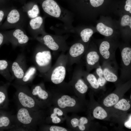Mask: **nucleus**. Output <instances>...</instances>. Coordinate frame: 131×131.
<instances>
[{
  "label": "nucleus",
  "instance_id": "obj_17",
  "mask_svg": "<svg viewBox=\"0 0 131 131\" xmlns=\"http://www.w3.org/2000/svg\"><path fill=\"white\" fill-rule=\"evenodd\" d=\"M58 106L61 108L66 107H72L75 105L76 102L73 98L67 95H64L59 98L57 101Z\"/></svg>",
  "mask_w": 131,
  "mask_h": 131
},
{
  "label": "nucleus",
  "instance_id": "obj_28",
  "mask_svg": "<svg viewBox=\"0 0 131 131\" xmlns=\"http://www.w3.org/2000/svg\"><path fill=\"white\" fill-rule=\"evenodd\" d=\"M11 8L5 7L0 8V26L4 19L6 18Z\"/></svg>",
  "mask_w": 131,
  "mask_h": 131
},
{
  "label": "nucleus",
  "instance_id": "obj_22",
  "mask_svg": "<svg viewBox=\"0 0 131 131\" xmlns=\"http://www.w3.org/2000/svg\"><path fill=\"white\" fill-rule=\"evenodd\" d=\"M12 70L15 77L17 79H22L25 73L23 69L17 62H14L12 66Z\"/></svg>",
  "mask_w": 131,
  "mask_h": 131
},
{
  "label": "nucleus",
  "instance_id": "obj_20",
  "mask_svg": "<svg viewBox=\"0 0 131 131\" xmlns=\"http://www.w3.org/2000/svg\"><path fill=\"white\" fill-rule=\"evenodd\" d=\"M88 122L87 119L85 117H81L79 120L76 118L72 119L71 120V123L74 128L78 126L79 129L81 131H83L85 129L84 124Z\"/></svg>",
  "mask_w": 131,
  "mask_h": 131
},
{
  "label": "nucleus",
  "instance_id": "obj_18",
  "mask_svg": "<svg viewBox=\"0 0 131 131\" xmlns=\"http://www.w3.org/2000/svg\"><path fill=\"white\" fill-rule=\"evenodd\" d=\"M22 9L30 19L34 18L38 16L40 13L38 7L36 4L31 6L29 5L24 6Z\"/></svg>",
  "mask_w": 131,
  "mask_h": 131
},
{
  "label": "nucleus",
  "instance_id": "obj_21",
  "mask_svg": "<svg viewBox=\"0 0 131 131\" xmlns=\"http://www.w3.org/2000/svg\"><path fill=\"white\" fill-rule=\"evenodd\" d=\"M96 28L100 34L106 36H111L113 34V29L102 23H98L97 25Z\"/></svg>",
  "mask_w": 131,
  "mask_h": 131
},
{
  "label": "nucleus",
  "instance_id": "obj_11",
  "mask_svg": "<svg viewBox=\"0 0 131 131\" xmlns=\"http://www.w3.org/2000/svg\"><path fill=\"white\" fill-rule=\"evenodd\" d=\"M102 63L101 66L103 69V76L106 81L115 82L118 77L117 75L118 66L116 61H109Z\"/></svg>",
  "mask_w": 131,
  "mask_h": 131
},
{
  "label": "nucleus",
  "instance_id": "obj_15",
  "mask_svg": "<svg viewBox=\"0 0 131 131\" xmlns=\"http://www.w3.org/2000/svg\"><path fill=\"white\" fill-rule=\"evenodd\" d=\"M43 20L41 16L30 19L28 23V30L30 32L33 34L41 29L42 25Z\"/></svg>",
  "mask_w": 131,
  "mask_h": 131
},
{
  "label": "nucleus",
  "instance_id": "obj_1",
  "mask_svg": "<svg viewBox=\"0 0 131 131\" xmlns=\"http://www.w3.org/2000/svg\"><path fill=\"white\" fill-rule=\"evenodd\" d=\"M37 111L19 106L15 115L16 129L26 131L33 130L38 121Z\"/></svg>",
  "mask_w": 131,
  "mask_h": 131
},
{
  "label": "nucleus",
  "instance_id": "obj_3",
  "mask_svg": "<svg viewBox=\"0 0 131 131\" xmlns=\"http://www.w3.org/2000/svg\"><path fill=\"white\" fill-rule=\"evenodd\" d=\"M64 53L60 54L54 65L46 73L50 75L51 81L56 84L62 82L66 76L68 60L66 54Z\"/></svg>",
  "mask_w": 131,
  "mask_h": 131
},
{
  "label": "nucleus",
  "instance_id": "obj_23",
  "mask_svg": "<svg viewBox=\"0 0 131 131\" xmlns=\"http://www.w3.org/2000/svg\"><path fill=\"white\" fill-rule=\"evenodd\" d=\"M119 99V97L117 95L114 93H112L104 99L103 103L104 105L106 107H111L117 102Z\"/></svg>",
  "mask_w": 131,
  "mask_h": 131
},
{
  "label": "nucleus",
  "instance_id": "obj_35",
  "mask_svg": "<svg viewBox=\"0 0 131 131\" xmlns=\"http://www.w3.org/2000/svg\"><path fill=\"white\" fill-rule=\"evenodd\" d=\"M96 73L98 77L103 76V69L101 66H100L96 68Z\"/></svg>",
  "mask_w": 131,
  "mask_h": 131
},
{
  "label": "nucleus",
  "instance_id": "obj_8",
  "mask_svg": "<svg viewBox=\"0 0 131 131\" xmlns=\"http://www.w3.org/2000/svg\"><path fill=\"white\" fill-rule=\"evenodd\" d=\"M84 56L87 72H90L100 66V56L98 48L95 46L88 47Z\"/></svg>",
  "mask_w": 131,
  "mask_h": 131
},
{
  "label": "nucleus",
  "instance_id": "obj_19",
  "mask_svg": "<svg viewBox=\"0 0 131 131\" xmlns=\"http://www.w3.org/2000/svg\"><path fill=\"white\" fill-rule=\"evenodd\" d=\"M82 75L85 76L87 81L92 88L95 89H98L99 88V84L94 74L83 70Z\"/></svg>",
  "mask_w": 131,
  "mask_h": 131
},
{
  "label": "nucleus",
  "instance_id": "obj_30",
  "mask_svg": "<svg viewBox=\"0 0 131 131\" xmlns=\"http://www.w3.org/2000/svg\"><path fill=\"white\" fill-rule=\"evenodd\" d=\"M104 0H90L91 5L94 7H98L101 5Z\"/></svg>",
  "mask_w": 131,
  "mask_h": 131
},
{
  "label": "nucleus",
  "instance_id": "obj_12",
  "mask_svg": "<svg viewBox=\"0 0 131 131\" xmlns=\"http://www.w3.org/2000/svg\"><path fill=\"white\" fill-rule=\"evenodd\" d=\"M83 66L82 63L77 64L74 69L73 74L77 78L74 84L75 89L79 92L83 94L87 91L88 87L81 78L83 71Z\"/></svg>",
  "mask_w": 131,
  "mask_h": 131
},
{
  "label": "nucleus",
  "instance_id": "obj_38",
  "mask_svg": "<svg viewBox=\"0 0 131 131\" xmlns=\"http://www.w3.org/2000/svg\"><path fill=\"white\" fill-rule=\"evenodd\" d=\"M6 39L7 38L5 35L2 32H0V46L3 44Z\"/></svg>",
  "mask_w": 131,
  "mask_h": 131
},
{
  "label": "nucleus",
  "instance_id": "obj_16",
  "mask_svg": "<svg viewBox=\"0 0 131 131\" xmlns=\"http://www.w3.org/2000/svg\"><path fill=\"white\" fill-rule=\"evenodd\" d=\"M30 91L35 99L38 98L40 100L44 101L48 98L49 96L48 92L43 89L40 85H38L35 86Z\"/></svg>",
  "mask_w": 131,
  "mask_h": 131
},
{
  "label": "nucleus",
  "instance_id": "obj_40",
  "mask_svg": "<svg viewBox=\"0 0 131 131\" xmlns=\"http://www.w3.org/2000/svg\"><path fill=\"white\" fill-rule=\"evenodd\" d=\"M52 122L54 123H58L61 121V119L57 116H55L52 118Z\"/></svg>",
  "mask_w": 131,
  "mask_h": 131
},
{
  "label": "nucleus",
  "instance_id": "obj_9",
  "mask_svg": "<svg viewBox=\"0 0 131 131\" xmlns=\"http://www.w3.org/2000/svg\"><path fill=\"white\" fill-rule=\"evenodd\" d=\"M107 40L101 42L98 49L100 57V61L102 63L109 61H116L115 51L117 46L111 45Z\"/></svg>",
  "mask_w": 131,
  "mask_h": 131
},
{
  "label": "nucleus",
  "instance_id": "obj_27",
  "mask_svg": "<svg viewBox=\"0 0 131 131\" xmlns=\"http://www.w3.org/2000/svg\"><path fill=\"white\" fill-rule=\"evenodd\" d=\"M93 33V30L90 28H86L82 31L80 36L83 41L85 43L88 42Z\"/></svg>",
  "mask_w": 131,
  "mask_h": 131
},
{
  "label": "nucleus",
  "instance_id": "obj_24",
  "mask_svg": "<svg viewBox=\"0 0 131 131\" xmlns=\"http://www.w3.org/2000/svg\"><path fill=\"white\" fill-rule=\"evenodd\" d=\"M93 115L95 118L100 120L105 119L107 116L106 111L100 106H97L94 109L93 112Z\"/></svg>",
  "mask_w": 131,
  "mask_h": 131
},
{
  "label": "nucleus",
  "instance_id": "obj_37",
  "mask_svg": "<svg viewBox=\"0 0 131 131\" xmlns=\"http://www.w3.org/2000/svg\"><path fill=\"white\" fill-rule=\"evenodd\" d=\"M6 96L5 93L0 91V105L3 103L6 99Z\"/></svg>",
  "mask_w": 131,
  "mask_h": 131
},
{
  "label": "nucleus",
  "instance_id": "obj_26",
  "mask_svg": "<svg viewBox=\"0 0 131 131\" xmlns=\"http://www.w3.org/2000/svg\"><path fill=\"white\" fill-rule=\"evenodd\" d=\"M130 107L131 105L129 102L124 99L118 101L114 106L116 109L124 111L128 110Z\"/></svg>",
  "mask_w": 131,
  "mask_h": 131
},
{
  "label": "nucleus",
  "instance_id": "obj_7",
  "mask_svg": "<svg viewBox=\"0 0 131 131\" xmlns=\"http://www.w3.org/2000/svg\"><path fill=\"white\" fill-rule=\"evenodd\" d=\"M2 32L6 36L8 40L13 44L22 45L26 44L29 38L24 28H17L12 30Z\"/></svg>",
  "mask_w": 131,
  "mask_h": 131
},
{
  "label": "nucleus",
  "instance_id": "obj_32",
  "mask_svg": "<svg viewBox=\"0 0 131 131\" xmlns=\"http://www.w3.org/2000/svg\"><path fill=\"white\" fill-rule=\"evenodd\" d=\"M8 66L7 62L5 60H0V70L6 69Z\"/></svg>",
  "mask_w": 131,
  "mask_h": 131
},
{
  "label": "nucleus",
  "instance_id": "obj_29",
  "mask_svg": "<svg viewBox=\"0 0 131 131\" xmlns=\"http://www.w3.org/2000/svg\"><path fill=\"white\" fill-rule=\"evenodd\" d=\"M121 24L122 26H129L131 28V17L128 15L123 16L122 18Z\"/></svg>",
  "mask_w": 131,
  "mask_h": 131
},
{
  "label": "nucleus",
  "instance_id": "obj_25",
  "mask_svg": "<svg viewBox=\"0 0 131 131\" xmlns=\"http://www.w3.org/2000/svg\"><path fill=\"white\" fill-rule=\"evenodd\" d=\"M36 72V68L34 66L29 67L25 73L24 76L22 79L24 82H28L32 78Z\"/></svg>",
  "mask_w": 131,
  "mask_h": 131
},
{
  "label": "nucleus",
  "instance_id": "obj_13",
  "mask_svg": "<svg viewBox=\"0 0 131 131\" xmlns=\"http://www.w3.org/2000/svg\"><path fill=\"white\" fill-rule=\"evenodd\" d=\"M42 8L47 14L55 17H59L61 13L60 8L53 0H45L42 4Z\"/></svg>",
  "mask_w": 131,
  "mask_h": 131
},
{
  "label": "nucleus",
  "instance_id": "obj_10",
  "mask_svg": "<svg viewBox=\"0 0 131 131\" xmlns=\"http://www.w3.org/2000/svg\"><path fill=\"white\" fill-rule=\"evenodd\" d=\"M121 60V72L122 76H129L131 72V48L124 46L120 49Z\"/></svg>",
  "mask_w": 131,
  "mask_h": 131
},
{
  "label": "nucleus",
  "instance_id": "obj_34",
  "mask_svg": "<svg viewBox=\"0 0 131 131\" xmlns=\"http://www.w3.org/2000/svg\"><path fill=\"white\" fill-rule=\"evenodd\" d=\"M99 86L103 87L104 86L106 82V81L104 76L98 77L97 80Z\"/></svg>",
  "mask_w": 131,
  "mask_h": 131
},
{
  "label": "nucleus",
  "instance_id": "obj_14",
  "mask_svg": "<svg viewBox=\"0 0 131 131\" xmlns=\"http://www.w3.org/2000/svg\"><path fill=\"white\" fill-rule=\"evenodd\" d=\"M37 40L43 43L48 49L54 51H62L59 45L50 35L47 34L41 37H36Z\"/></svg>",
  "mask_w": 131,
  "mask_h": 131
},
{
  "label": "nucleus",
  "instance_id": "obj_39",
  "mask_svg": "<svg viewBox=\"0 0 131 131\" xmlns=\"http://www.w3.org/2000/svg\"><path fill=\"white\" fill-rule=\"evenodd\" d=\"M131 115L129 117V120L126 122L124 124V125L125 127L129 129H131Z\"/></svg>",
  "mask_w": 131,
  "mask_h": 131
},
{
  "label": "nucleus",
  "instance_id": "obj_2",
  "mask_svg": "<svg viewBox=\"0 0 131 131\" xmlns=\"http://www.w3.org/2000/svg\"><path fill=\"white\" fill-rule=\"evenodd\" d=\"M22 9L11 8L5 22L0 26V30H5L17 28H24L29 19Z\"/></svg>",
  "mask_w": 131,
  "mask_h": 131
},
{
  "label": "nucleus",
  "instance_id": "obj_33",
  "mask_svg": "<svg viewBox=\"0 0 131 131\" xmlns=\"http://www.w3.org/2000/svg\"><path fill=\"white\" fill-rule=\"evenodd\" d=\"M124 9L126 11L131 13V0H127L126 1Z\"/></svg>",
  "mask_w": 131,
  "mask_h": 131
},
{
  "label": "nucleus",
  "instance_id": "obj_6",
  "mask_svg": "<svg viewBox=\"0 0 131 131\" xmlns=\"http://www.w3.org/2000/svg\"><path fill=\"white\" fill-rule=\"evenodd\" d=\"M87 48L88 47H86L80 42L76 43L72 45L66 54L67 65L71 66L75 63L78 64L80 62L81 59L85 53Z\"/></svg>",
  "mask_w": 131,
  "mask_h": 131
},
{
  "label": "nucleus",
  "instance_id": "obj_31",
  "mask_svg": "<svg viewBox=\"0 0 131 131\" xmlns=\"http://www.w3.org/2000/svg\"><path fill=\"white\" fill-rule=\"evenodd\" d=\"M50 131H67V130L65 128L58 126H52L50 128Z\"/></svg>",
  "mask_w": 131,
  "mask_h": 131
},
{
  "label": "nucleus",
  "instance_id": "obj_4",
  "mask_svg": "<svg viewBox=\"0 0 131 131\" xmlns=\"http://www.w3.org/2000/svg\"><path fill=\"white\" fill-rule=\"evenodd\" d=\"M15 94L20 106L31 110H37L38 105L30 90L20 87L17 88Z\"/></svg>",
  "mask_w": 131,
  "mask_h": 131
},
{
  "label": "nucleus",
  "instance_id": "obj_5",
  "mask_svg": "<svg viewBox=\"0 0 131 131\" xmlns=\"http://www.w3.org/2000/svg\"><path fill=\"white\" fill-rule=\"evenodd\" d=\"M34 60L38 69L41 73H47L51 67L52 55L48 49L37 51L35 55Z\"/></svg>",
  "mask_w": 131,
  "mask_h": 131
},
{
  "label": "nucleus",
  "instance_id": "obj_36",
  "mask_svg": "<svg viewBox=\"0 0 131 131\" xmlns=\"http://www.w3.org/2000/svg\"><path fill=\"white\" fill-rule=\"evenodd\" d=\"M53 113L54 115H58V116H61L63 114V112L62 110L57 107H56L54 109Z\"/></svg>",
  "mask_w": 131,
  "mask_h": 131
}]
</instances>
